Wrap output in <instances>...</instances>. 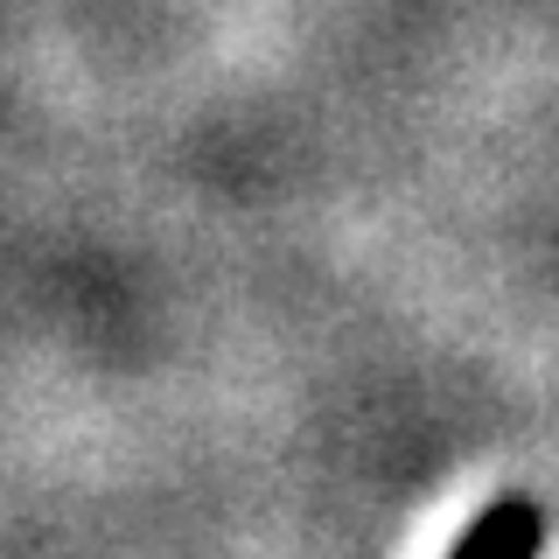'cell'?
Wrapping results in <instances>:
<instances>
[{
	"instance_id": "6da1fadb",
	"label": "cell",
	"mask_w": 559,
	"mask_h": 559,
	"mask_svg": "<svg viewBox=\"0 0 559 559\" xmlns=\"http://www.w3.org/2000/svg\"><path fill=\"white\" fill-rule=\"evenodd\" d=\"M546 552V511H538L524 489H503V497H489L476 518H468V532L448 546V559H538Z\"/></svg>"
}]
</instances>
